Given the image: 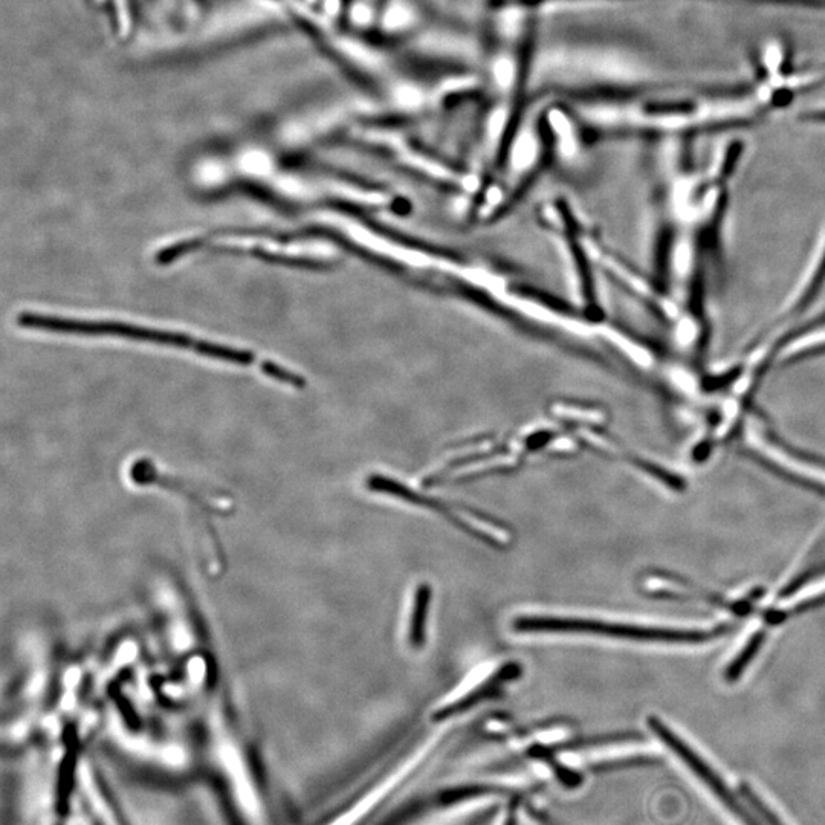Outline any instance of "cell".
Listing matches in <instances>:
<instances>
[{"label": "cell", "instance_id": "1", "mask_svg": "<svg viewBox=\"0 0 825 825\" xmlns=\"http://www.w3.org/2000/svg\"><path fill=\"white\" fill-rule=\"evenodd\" d=\"M17 324L26 329L43 330V332H52V334L117 337L141 341V343L158 344V346L176 347V349L198 353L211 360L224 361V363L237 364V366H253L257 363V356L250 350L222 346V344L199 340L187 334L150 329V327L120 323V321L72 320V318L37 314V312H20L17 315Z\"/></svg>", "mask_w": 825, "mask_h": 825}, {"label": "cell", "instance_id": "2", "mask_svg": "<svg viewBox=\"0 0 825 825\" xmlns=\"http://www.w3.org/2000/svg\"><path fill=\"white\" fill-rule=\"evenodd\" d=\"M517 631L528 633H589L609 638L638 639V641L699 642L711 638V631L671 630V628L636 627V625L609 624L589 619L549 618V616H521L514 621Z\"/></svg>", "mask_w": 825, "mask_h": 825}, {"label": "cell", "instance_id": "3", "mask_svg": "<svg viewBox=\"0 0 825 825\" xmlns=\"http://www.w3.org/2000/svg\"><path fill=\"white\" fill-rule=\"evenodd\" d=\"M650 726L654 734H656L660 740L664 741L665 745H667L686 766L690 767L691 772L714 793L715 798H717L732 815L737 816L741 824L763 825L760 818H757L748 807L740 803V800L731 792L725 780L715 772L714 767L709 766V764L703 760L702 755L697 754L676 732L671 731L668 726H665L664 723L657 719H651Z\"/></svg>", "mask_w": 825, "mask_h": 825}, {"label": "cell", "instance_id": "4", "mask_svg": "<svg viewBox=\"0 0 825 825\" xmlns=\"http://www.w3.org/2000/svg\"><path fill=\"white\" fill-rule=\"evenodd\" d=\"M211 251L214 254H227V256H251L254 259L262 260V262L271 263V265L289 266V268H320V262H317V260L283 256V254L271 253V251H265L262 248L245 250V248H236V246L216 245L211 248Z\"/></svg>", "mask_w": 825, "mask_h": 825}, {"label": "cell", "instance_id": "5", "mask_svg": "<svg viewBox=\"0 0 825 825\" xmlns=\"http://www.w3.org/2000/svg\"><path fill=\"white\" fill-rule=\"evenodd\" d=\"M430 601V584H421L416 590L415 605H413L410 622V642L415 648H421L425 642V622H427Z\"/></svg>", "mask_w": 825, "mask_h": 825}, {"label": "cell", "instance_id": "6", "mask_svg": "<svg viewBox=\"0 0 825 825\" xmlns=\"http://www.w3.org/2000/svg\"><path fill=\"white\" fill-rule=\"evenodd\" d=\"M738 790H740V795L748 801L749 806L760 815V818L763 819L764 822H767L769 825H786L778 818L777 813L761 800V796L758 795L751 786L743 783L738 786Z\"/></svg>", "mask_w": 825, "mask_h": 825}]
</instances>
